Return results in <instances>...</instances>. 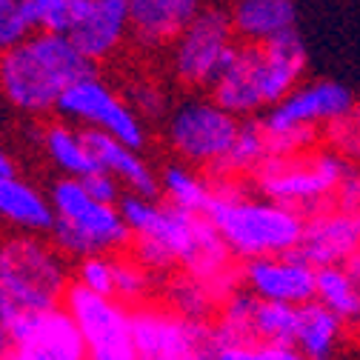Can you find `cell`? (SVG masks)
Returning <instances> with one entry per match:
<instances>
[{
  "mask_svg": "<svg viewBox=\"0 0 360 360\" xmlns=\"http://www.w3.org/2000/svg\"><path fill=\"white\" fill-rule=\"evenodd\" d=\"M243 289L260 300L303 306L318 292V269L300 252L255 257L243 263Z\"/></svg>",
  "mask_w": 360,
  "mask_h": 360,
  "instance_id": "cell-15",
  "label": "cell"
},
{
  "mask_svg": "<svg viewBox=\"0 0 360 360\" xmlns=\"http://www.w3.org/2000/svg\"><path fill=\"white\" fill-rule=\"evenodd\" d=\"M360 101L354 92L332 77L303 80L289 98L272 106L263 117L269 149L275 155H297L323 141V131L346 117Z\"/></svg>",
  "mask_w": 360,
  "mask_h": 360,
  "instance_id": "cell-7",
  "label": "cell"
},
{
  "mask_svg": "<svg viewBox=\"0 0 360 360\" xmlns=\"http://www.w3.org/2000/svg\"><path fill=\"white\" fill-rule=\"evenodd\" d=\"M126 101L131 103V109L138 112L143 120H166L169 112H172V101L166 95V89L160 83H152V80H134L129 89H126Z\"/></svg>",
  "mask_w": 360,
  "mask_h": 360,
  "instance_id": "cell-33",
  "label": "cell"
},
{
  "mask_svg": "<svg viewBox=\"0 0 360 360\" xmlns=\"http://www.w3.org/2000/svg\"><path fill=\"white\" fill-rule=\"evenodd\" d=\"M343 269H346V272L352 275V281L360 286V249H357V252H354V255H352V257L343 263Z\"/></svg>",
  "mask_w": 360,
  "mask_h": 360,
  "instance_id": "cell-37",
  "label": "cell"
},
{
  "mask_svg": "<svg viewBox=\"0 0 360 360\" xmlns=\"http://www.w3.org/2000/svg\"><path fill=\"white\" fill-rule=\"evenodd\" d=\"M212 360H275V346H263V343H217Z\"/></svg>",
  "mask_w": 360,
  "mask_h": 360,
  "instance_id": "cell-34",
  "label": "cell"
},
{
  "mask_svg": "<svg viewBox=\"0 0 360 360\" xmlns=\"http://www.w3.org/2000/svg\"><path fill=\"white\" fill-rule=\"evenodd\" d=\"M275 360H309L295 346H275Z\"/></svg>",
  "mask_w": 360,
  "mask_h": 360,
  "instance_id": "cell-38",
  "label": "cell"
},
{
  "mask_svg": "<svg viewBox=\"0 0 360 360\" xmlns=\"http://www.w3.org/2000/svg\"><path fill=\"white\" fill-rule=\"evenodd\" d=\"M217 0H129L131 40L143 52H163Z\"/></svg>",
  "mask_w": 360,
  "mask_h": 360,
  "instance_id": "cell-18",
  "label": "cell"
},
{
  "mask_svg": "<svg viewBox=\"0 0 360 360\" xmlns=\"http://www.w3.org/2000/svg\"><path fill=\"white\" fill-rule=\"evenodd\" d=\"M58 115L60 120H69L89 131H103L129 146H146V120L131 109L126 95L117 92L98 72L83 75L66 89L58 103Z\"/></svg>",
  "mask_w": 360,
  "mask_h": 360,
  "instance_id": "cell-11",
  "label": "cell"
},
{
  "mask_svg": "<svg viewBox=\"0 0 360 360\" xmlns=\"http://www.w3.org/2000/svg\"><path fill=\"white\" fill-rule=\"evenodd\" d=\"M360 249V217L326 203L306 214V229L297 252L314 266H343Z\"/></svg>",
  "mask_w": 360,
  "mask_h": 360,
  "instance_id": "cell-17",
  "label": "cell"
},
{
  "mask_svg": "<svg viewBox=\"0 0 360 360\" xmlns=\"http://www.w3.org/2000/svg\"><path fill=\"white\" fill-rule=\"evenodd\" d=\"M209 220L238 260L297 252L306 217L272 198L249 189L246 180L214 177V203Z\"/></svg>",
  "mask_w": 360,
  "mask_h": 360,
  "instance_id": "cell-3",
  "label": "cell"
},
{
  "mask_svg": "<svg viewBox=\"0 0 360 360\" xmlns=\"http://www.w3.org/2000/svg\"><path fill=\"white\" fill-rule=\"evenodd\" d=\"M323 143L332 146L343 160L360 169V103L323 131Z\"/></svg>",
  "mask_w": 360,
  "mask_h": 360,
  "instance_id": "cell-32",
  "label": "cell"
},
{
  "mask_svg": "<svg viewBox=\"0 0 360 360\" xmlns=\"http://www.w3.org/2000/svg\"><path fill=\"white\" fill-rule=\"evenodd\" d=\"M354 166L343 160L332 146L318 143L297 155H275L269 158L252 177L260 195L272 198L303 217L329 203L338 186Z\"/></svg>",
  "mask_w": 360,
  "mask_h": 360,
  "instance_id": "cell-8",
  "label": "cell"
},
{
  "mask_svg": "<svg viewBox=\"0 0 360 360\" xmlns=\"http://www.w3.org/2000/svg\"><path fill=\"white\" fill-rule=\"evenodd\" d=\"M66 37L92 66L115 58L131 40L129 0H86Z\"/></svg>",
  "mask_w": 360,
  "mask_h": 360,
  "instance_id": "cell-16",
  "label": "cell"
},
{
  "mask_svg": "<svg viewBox=\"0 0 360 360\" xmlns=\"http://www.w3.org/2000/svg\"><path fill=\"white\" fill-rule=\"evenodd\" d=\"M63 306L80 326L89 360H141L138 346H134L131 306L95 295L77 283L69 286Z\"/></svg>",
  "mask_w": 360,
  "mask_h": 360,
  "instance_id": "cell-13",
  "label": "cell"
},
{
  "mask_svg": "<svg viewBox=\"0 0 360 360\" xmlns=\"http://www.w3.org/2000/svg\"><path fill=\"white\" fill-rule=\"evenodd\" d=\"M86 134H89V143H92L101 172H109L112 177H117V184L126 189V195H143V198L160 195V172H155L143 149L115 141L103 131L86 129Z\"/></svg>",
  "mask_w": 360,
  "mask_h": 360,
  "instance_id": "cell-20",
  "label": "cell"
},
{
  "mask_svg": "<svg viewBox=\"0 0 360 360\" xmlns=\"http://www.w3.org/2000/svg\"><path fill=\"white\" fill-rule=\"evenodd\" d=\"M55 226L52 243L75 260L95 255H117L129 246L131 232L120 203H103L75 177H60L49 189Z\"/></svg>",
  "mask_w": 360,
  "mask_h": 360,
  "instance_id": "cell-6",
  "label": "cell"
},
{
  "mask_svg": "<svg viewBox=\"0 0 360 360\" xmlns=\"http://www.w3.org/2000/svg\"><path fill=\"white\" fill-rule=\"evenodd\" d=\"M77 286L115 297V283H117V255H95V257H83L75 266V281Z\"/></svg>",
  "mask_w": 360,
  "mask_h": 360,
  "instance_id": "cell-30",
  "label": "cell"
},
{
  "mask_svg": "<svg viewBox=\"0 0 360 360\" xmlns=\"http://www.w3.org/2000/svg\"><path fill=\"white\" fill-rule=\"evenodd\" d=\"M0 223L20 235H52L55 209L49 192L18 172L0 174Z\"/></svg>",
  "mask_w": 360,
  "mask_h": 360,
  "instance_id": "cell-19",
  "label": "cell"
},
{
  "mask_svg": "<svg viewBox=\"0 0 360 360\" xmlns=\"http://www.w3.org/2000/svg\"><path fill=\"white\" fill-rule=\"evenodd\" d=\"M95 72L66 34L34 32L20 46L0 55V95L20 115L43 117L58 112L63 92Z\"/></svg>",
  "mask_w": 360,
  "mask_h": 360,
  "instance_id": "cell-4",
  "label": "cell"
},
{
  "mask_svg": "<svg viewBox=\"0 0 360 360\" xmlns=\"http://www.w3.org/2000/svg\"><path fill=\"white\" fill-rule=\"evenodd\" d=\"M169 306L189 314V318H198V321H214L217 309L223 306V300L198 278L180 272L177 278L169 281Z\"/></svg>",
  "mask_w": 360,
  "mask_h": 360,
  "instance_id": "cell-28",
  "label": "cell"
},
{
  "mask_svg": "<svg viewBox=\"0 0 360 360\" xmlns=\"http://www.w3.org/2000/svg\"><path fill=\"white\" fill-rule=\"evenodd\" d=\"M295 335H297V306L260 300L252 295V303H249V338H252V343L295 346Z\"/></svg>",
  "mask_w": 360,
  "mask_h": 360,
  "instance_id": "cell-26",
  "label": "cell"
},
{
  "mask_svg": "<svg viewBox=\"0 0 360 360\" xmlns=\"http://www.w3.org/2000/svg\"><path fill=\"white\" fill-rule=\"evenodd\" d=\"M240 43H269L297 32V0H226Z\"/></svg>",
  "mask_w": 360,
  "mask_h": 360,
  "instance_id": "cell-21",
  "label": "cell"
},
{
  "mask_svg": "<svg viewBox=\"0 0 360 360\" xmlns=\"http://www.w3.org/2000/svg\"><path fill=\"white\" fill-rule=\"evenodd\" d=\"M83 6H86V0H34L37 29L52 32V34H69Z\"/></svg>",
  "mask_w": 360,
  "mask_h": 360,
  "instance_id": "cell-31",
  "label": "cell"
},
{
  "mask_svg": "<svg viewBox=\"0 0 360 360\" xmlns=\"http://www.w3.org/2000/svg\"><path fill=\"white\" fill-rule=\"evenodd\" d=\"M66 255L43 235L0 238V309L9 321L60 306L69 295Z\"/></svg>",
  "mask_w": 360,
  "mask_h": 360,
  "instance_id": "cell-5",
  "label": "cell"
},
{
  "mask_svg": "<svg viewBox=\"0 0 360 360\" xmlns=\"http://www.w3.org/2000/svg\"><path fill=\"white\" fill-rule=\"evenodd\" d=\"M314 300L323 303L329 311H335L346 326L360 329V286L352 281V275L343 266L318 269V292H314Z\"/></svg>",
  "mask_w": 360,
  "mask_h": 360,
  "instance_id": "cell-27",
  "label": "cell"
},
{
  "mask_svg": "<svg viewBox=\"0 0 360 360\" xmlns=\"http://www.w3.org/2000/svg\"><path fill=\"white\" fill-rule=\"evenodd\" d=\"M12 349L4 360H89L86 340L66 306L9 321Z\"/></svg>",
  "mask_w": 360,
  "mask_h": 360,
  "instance_id": "cell-14",
  "label": "cell"
},
{
  "mask_svg": "<svg viewBox=\"0 0 360 360\" xmlns=\"http://www.w3.org/2000/svg\"><path fill=\"white\" fill-rule=\"evenodd\" d=\"M9 172H18L15 169V160H12V155L0 146V174H9Z\"/></svg>",
  "mask_w": 360,
  "mask_h": 360,
  "instance_id": "cell-39",
  "label": "cell"
},
{
  "mask_svg": "<svg viewBox=\"0 0 360 360\" xmlns=\"http://www.w3.org/2000/svg\"><path fill=\"white\" fill-rule=\"evenodd\" d=\"M40 149L63 177L83 180L89 174L101 172L86 129H80L69 120H52V123L43 126L40 129Z\"/></svg>",
  "mask_w": 360,
  "mask_h": 360,
  "instance_id": "cell-22",
  "label": "cell"
},
{
  "mask_svg": "<svg viewBox=\"0 0 360 360\" xmlns=\"http://www.w3.org/2000/svg\"><path fill=\"white\" fill-rule=\"evenodd\" d=\"M134 346L141 360H212L217 349L214 326L172 309L143 303L131 309Z\"/></svg>",
  "mask_w": 360,
  "mask_h": 360,
  "instance_id": "cell-12",
  "label": "cell"
},
{
  "mask_svg": "<svg viewBox=\"0 0 360 360\" xmlns=\"http://www.w3.org/2000/svg\"><path fill=\"white\" fill-rule=\"evenodd\" d=\"M12 349V326H9V318L4 314V309H0V360H4Z\"/></svg>",
  "mask_w": 360,
  "mask_h": 360,
  "instance_id": "cell-36",
  "label": "cell"
},
{
  "mask_svg": "<svg viewBox=\"0 0 360 360\" xmlns=\"http://www.w3.org/2000/svg\"><path fill=\"white\" fill-rule=\"evenodd\" d=\"M160 198L177 209L209 214L214 203V177L189 163L172 160L160 169Z\"/></svg>",
  "mask_w": 360,
  "mask_h": 360,
  "instance_id": "cell-24",
  "label": "cell"
},
{
  "mask_svg": "<svg viewBox=\"0 0 360 360\" xmlns=\"http://www.w3.org/2000/svg\"><path fill=\"white\" fill-rule=\"evenodd\" d=\"M346 323L329 311L323 303L309 300L297 306V335H295V349L309 357V360H335L343 338H346Z\"/></svg>",
  "mask_w": 360,
  "mask_h": 360,
  "instance_id": "cell-23",
  "label": "cell"
},
{
  "mask_svg": "<svg viewBox=\"0 0 360 360\" xmlns=\"http://www.w3.org/2000/svg\"><path fill=\"white\" fill-rule=\"evenodd\" d=\"M120 209L131 232L134 257L146 269H180L203 281L223 303L243 289V266H235L238 257L223 243L209 214H195L143 195H126Z\"/></svg>",
  "mask_w": 360,
  "mask_h": 360,
  "instance_id": "cell-1",
  "label": "cell"
},
{
  "mask_svg": "<svg viewBox=\"0 0 360 360\" xmlns=\"http://www.w3.org/2000/svg\"><path fill=\"white\" fill-rule=\"evenodd\" d=\"M309 52L297 32L269 43H240L209 95L240 120L263 117L306 80Z\"/></svg>",
  "mask_w": 360,
  "mask_h": 360,
  "instance_id": "cell-2",
  "label": "cell"
},
{
  "mask_svg": "<svg viewBox=\"0 0 360 360\" xmlns=\"http://www.w3.org/2000/svg\"><path fill=\"white\" fill-rule=\"evenodd\" d=\"M272 158V149H269L266 131L260 117L255 120H243L238 141L232 143V149L226 152V158L220 160V166L212 172V177H229V180H252L255 172Z\"/></svg>",
  "mask_w": 360,
  "mask_h": 360,
  "instance_id": "cell-25",
  "label": "cell"
},
{
  "mask_svg": "<svg viewBox=\"0 0 360 360\" xmlns=\"http://www.w3.org/2000/svg\"><path fill=\"white\" fill-rule=\"evenodd\" d=\"M80 184L89 189V195H95L98 200H103V203H120L126 195V189L117 184V177H112L109 172H95V174H89V177H83Z\"/></svg>",
  "mask_w": 360,
  "mask_h": 360,
  "instance_id": "cell-35",
  "label": "cell"
},
{
  "mask_svg": "<svg viewBox=\"0 0 360 360\" xmlns=\"http://www.w3.org/2000/svg\"><path fill=\"white\" fill-rule=\"evenodd\" d=\"M37 29L34 0H0V55L20 46Z\"/></svg>",
  "mask_w": 360,
  "mask_h": 360,
  "instance_id": "cell-29",
  "label": "cell"
},
{
  "mask_svg": "<svg viewBox=\"0 0 360 360\" xmlns=\"http://www.w3.org/2000/svg\"><path fill=\"white\" fill-rule=\"evenodd\" d=\"M357 332H360V329H357Z\"/></svg>",
  "mask_w": 360,
  "mask_h": 360,
  "instance_id": "cell-40",
  "label": "cell"
},
{
  "mask_svg": "<svg viewBox=\"0 0 360 360\" xmlns=\"http://www.w3.org/2000/svg\"><path fill=\"white\" fill-rule=\"evenodd\" d=\"M238 46L240 40L235 34L226 6L212 4L166 49L169 75L186 92H203V89H212L223 69L232 63Z\"/></svg>",
  "mask_w": 360,
  "mask_h": 360,
  "instance_id": "cell-10",
  "label": "cell"
},
{
  "mask_svg": "<svg viewBox=\"0 0 360 360\" xmlns=\"http://www.w3.org/2000/svg\"><path fill=\"white\" fill-rule=\"evenodd\" d=\"M243 120L223 109L212 95H189L177 101L166 117V146L180 163L214 172L238 141Z\"/></svg>",
  "mask_w": 360,
  "mask_h": 360,
  "instance_id": "cell-9",
  "label": "cell"
}]
</instances>
